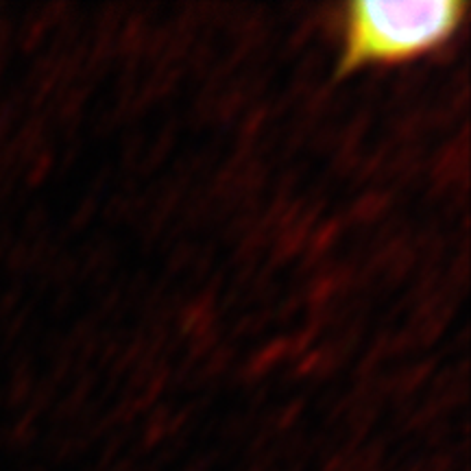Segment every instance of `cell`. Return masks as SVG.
Segmentation results:
<instances>
[{"mask_svg":"<svg viewBox=\"0 0 471 471\" xmlns=\"http://www.w3.org/2000/svg\"><path fill=\"white\" fill-rule=\"evenodd\" d=\"M458 0H358L345 7L341 70L392 64L445 44L463 22Z\"/></svg>","mask_w":471,"mask_h":471,"instance_id":"cell-1","label":"cell"}]
</instances>
